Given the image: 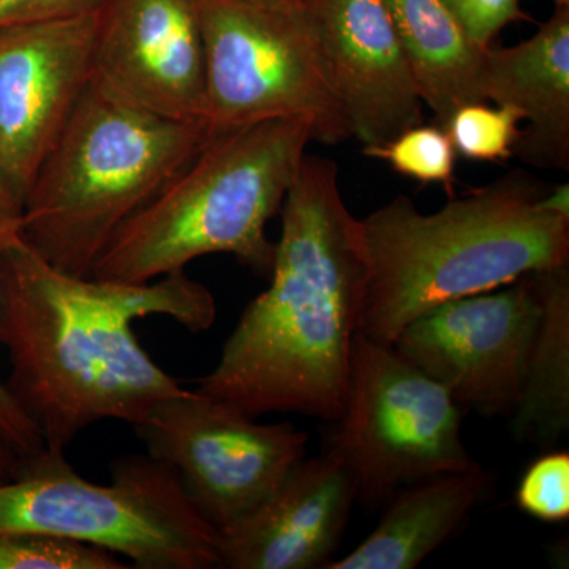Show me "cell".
Listing matches in <instances>:
<instances>
[{
  "mask_svg": "<svg viewBox=\"0 0 569 569\" xmlns=\"http://www.w3.org/2000/svg\"><path fill=\"white\" fill-rule=\"evenodd\" d=\"M173 318L208 331L216 299L183 271L127 283L63 272L20 234L0 239V347L6 381L51 452L103 419L132 427L181 383L157 365L133 331L140 318Z\"/></svg>",
  "mask_w": 569,
  "mask_h": 569,
  "instance_id": "1",
  "label": "cell"
},
{
  "mask_svg": "<svg viewBox=\"0 0 569 569\" xmlns=\"http://www.w3.org/2000/svg\"><path fill=\"white\" fill-rule=\"evenodd\" d=\"M271 284L247 305L197 391L250 417L298 413L336 422L369 280L359 219L331 159L306 156L280 209Z\"/></svg>",
  "mask_w": 569,
  "mask_h": 569,
  "instance_id": "2",
  "label": "cell"
},
{
  "mask_svg": "<svg viewBox=\"0 0 569 569\" xmlns=\"http://www.w3.org/2000/svg\"><path fill=\"white\" fill-rule=\"evenodd\" d=\"M545 193L518 170L433 213L400 194L359 219L369 269L359 332L391 346L445 302L569 266V217L548 211Z\"/></svg>",
  "mask_w": 569,
  "mask_h": 569,
  "instance_id": "3",
  "label": "cell"
},
{
  "mask_svg": "<svg viewBox=\"0 0 569 569\" xmlns=\"http://www.w3.org/2000/svg\"><path fill=\"white\" fill-rule=\"evenodd\" d=\"M312 127L272 119L209 138L192 162L114 231L91 277L146 283L183 271L204 254H233L271 274L266 234L293 186Z\"/></svg>",
  "mask_w": 569,
  "mask_h": 569,
  "instance_id": "4",
  "label": "cell"
},
{
  "mask_svg": "<svg viewBox=\"0 0 569 569\" xmlns=\"http://www.w3.org/2000/svg\"><path fill=\"white\" fill-rule=\"evenodd\" d=\"M209 138L204 126L142 108L92 78L26 194L22 241L54 268L91 277L114 231Z\"/></svg>",
  "mask_w": 569,
  "mask_h": 569,
  "instance_id": "5",
  "label": "cell"
},
{
  "mask_svg": "<svg viewBox=\"0 0 569 569\" xmlns=\"http://www.w3.org/2000/svg\"><path fill=\"white\" fill-rule=\"evenodd\" d=\"M36 531L88 542L141 569L220 568L217 530L181 479L151 455L111 463L110 485L88 481L66 452L44 449L0 485V535Z\"/></svg>",
  "mask_w": 569,
  "mask_h": 569,
  "instance_id": "6",
  "label": "cell"
},
{
  "mask_svg": "<svg viewBox=\"0 0 569 569\" xmlns=\"http://www.w3.org/2000/svg\"><path fill=\"white\" fill-rule=\"evenodd\" d=\"M203 37L209 137L272 119L309 123L321 144L353 137L305 0H203Z\"/></svg>",
  "mask_w": 569,
  "mask_h": 569,
  "instance_id": "7",
  "label": "cell"
},
{
  "mask_svg": "<svg viewBox=\"0 0 569 569\" xmlns=\"http://www.w3.org/2000/svg\"><path fill=\"white\" fill-rule=\"evenodd\" d=\"M326 451L346 466L358 500L381 507L397 489L479 468L462 438V408L389 343L359 332L342 417Z\"/></svg>",
  "mask_w": 569,
  "mask_h": 569,
  "instance_id": "8",
  "label": "cell"
},
{
  "mask_svg": "<svg viewBox=\"0 0 569 569\" xmlns=\"http://www.w3.org/2000/svg\"><path fill=\"white\" fill-rule=\"evenodd\" d=\"M133 429L148 455L173 468L217 533L268 500L307 458L309 445L307 432L291 422L261 425L197 389L159 400Z\"/></svg>",
  "mask_w": 569,
  "mask_h": 569,
  "instance_id": "9",
  "label": "cell"
},
{
  "mask_svg": "<svg viewBox=\"0 0 569 569\" xmlns=\"http://www.w3.org/2000/svg\"><path fill=\"white\" fill-rule=\"evenodd\" d=\"M542 312L539 272L429 310L392 347L460 408L509 417L518 407Z\"/></svg>",
  "mask_w": 569,
  "mask_h": 569,
  "instance_id": "10",
  "label": "cell"
},
{
  "mask_svg": "<svg viewBox=\"0 0 569 569\" xmlns=\"http://www.w3.org/2000/svg\"><path fill=\"white\" fill-rule=\"evenodd\" d=\"M99 10L0 29V164L26 200L93 78Z\"/></svg>",
  "mask_w": 569,
  "mask_h": 569,
  "instance_id": "11",
  "label": "cell"
},
{
  "mask_svg": "<svg viewBox=\"0 0 569 569\" xmlns=\"http://www.w3.org/2000/svg\"><path fill=\"white\" fill-rule=\"evenodd\" d=\"M93 78L142 108L206 127L203 0H104Z\"/></svg>",
  "mask_w": 569,
  "mask_h": 569,
  "instance_id": "12",
  "label": "cell"
},
{
  "mask_svg": "<svg viewBox=\"0 0 569 569\" xmlns=\"http://www.w3.org/2000/svg\"><path fill=\"white\" fill-rule=\"evenodd\" d=\"M353 137L383 144L425 123L419 97L385 0H305Z\"/></svg>",
  "mask_w": 569,
  "mask_h": 569,
  "instance_id": "13",
  "label": "cell"
},
{
  "mask_svg": "<svg viewBox=\"0 0 569 569\" xmlns=\"http://www.w3.org/2000/svg\"><path fill=\"white\" fill-rule=\"evenodd\" d=\"M350 471L328 451L302 459L253 512L217 533L220 568L325 569L355 501Z\"/></svg>",
  "mask_w": 569,
  "mask_h": 569,
  "instance_id": "14",
  "label": "cell"
},
{
  "mask_svg": "<svg viewBox=\"0 0 569 569\" xmlns=\"http://www.w3.org/2000/svg\"><path fill=\"white\" fill-rule=\"evenodd\" d=\"M482 96L529 121L512 157L539 170H569V6L522 43L489 47Z\"/></svg>",
  "mask_w": 569,
  "mask_h": 569,
  "instance_id": "15",
  "label": "cell"
},
{
  "mask_svg": "<svg viewBox=\"0 0 569 569\" xmlns=\"http://www.w3.org/2000/svg\"><path fill=\"white\" fill-rule=\"evenodd\" d=\"M488 475H437L397 489L385 501L377 529L348 556L325 569H413L467 522L488 490Z\"/></svg>",
  "mask_w": 569,
  "mask_h": 569,
  "instance_id": "16",
  "label": "cell"
},
{
  "mask_svg": "<svg viewBox=\"0 0 569 569\" xmlns=\"http://www.w3.org/2000/svg\"><path fill=\"white\" fill-rule=\"evenodd\" d=\"M419 97L441 129L459 108L486 102V52L441 0H385Z\"/></svg>",
  "mask_w": 569,
  "mask_h": 569,
  "instance_id": "17",
  "label": "cell"
},
{
  "mask_svg": "<svg viewBox=\"0 0 569 569\" xmlns=\"http://www.w3.org/2000/svg\"><path fill=\"white\" fill-rule=\"evenodd\" d=\"M542 312L512 419L520 441L553 447L569 429V266L539 272Z\"/></svg>",
  "mask_w": 569,
  "mask_h": 569,
  "instance_id": "18",
  "label": "cell"
},
{
  "mask_svg": "<svg viewBox=\"0 0 569 569\" xmlns=\"http://www.w3.org/2000/svg\"><path fill=\"white\" fill-rule=\"evenodd\" d=\"M365 156L388 163L397 173L421 182L441 183L449 193L455 183L456 153L447 130L419 123L383 144L362 148Z\"/></svg>",
  "mask_w": 569,
  "mask_h": 569,
  "instance_id": "19",
  "label": "cell"
},
{
  "mask_svg": "<svg viewBox=\"0 0 569 569\" xmlns=\"http://www.w3.org/2000/svg\"><path fill=\"white\" fill-rule=\"evenodd\" d=\"M110 550L56 535H0V569H126Z\"/></svg>",
  "mask_w": 569,
  "mask_h": 569,
  "instance_id": "20",
  "label": "cell"
},
{
  "mask_svg": "<svg viewBox=\"0 0 569 569\" xmlns=\"http://www.w3.org/2000/svg\"><path fill=\"white\" fill-rule=\"evenodd\" d=\"M522 116L488 102L466 104L449 119L447 130L456 153L471 162H505L518 144Z\"/></svg>",
  "mask_w": 569,
  "mask_h": 569,
  "instance_id": "21",
  "label": "cell"
},
{
  "mask_svg": "<svg viewBox=\"0 0 569 569\" xmlns=\"http://www.w3.org/2000/svg\"><path fill=\"white\" fill-rule=\"evenodd\" d=\"M519 508L542 522L560 523L569 518V455L546 452L535 460L516 492Z\"/></svg>",
  "mask_w": 569,
  "mask_h": 569,
  "instance_id": "22",
  "label": "cell"
},
{
  "mask_svg": "<svg viewBox=\"0 0 569 569\" xmlns=\"http://www.w3.org/2000/svg\"><path fill=\"white\" fill-rule=\"evenodd\" d=\"M463 32L482 48L492 47L498 33L512 22L529 20L520 0H441Z\"/></svg>",
  "mask_w": 569,
  "mask_h": 569,
  "instance_id": "23",
  "label": "cell"
},
{
  "mask_svg": "<svg viewBox=\"0 0 569 569\" xmlns=\"http://www.w3.org/2000/svg\"><path fill=\"white\" fill-rule=\"evenodd\" d=\"M104 0H0V29L92 13Z\"/></svg>",
  "mask_w": 569,
  "mask_h": 569,
  "instance_id": "24",
  "label": "cell"
},
{
  "mask_svg": "<svg viewBox=\"0 0 569 569\" xmlns=\"http://www.w3.org/2000/svg\"><path fill=\"white\" fill-rule=\"evenodd\" d=\"M0 436L17 449L24 459H32L44 451V441L20 403L11 396L6 381L0 378Z\"/></svg>",
  "mask_w": 569,
  "mask_h": 569,
  "instance_id": "25",
  "label": "cell"
},
{
  "mask_svg": "<svg viewBox=\"0 0 569 569\" xmlns=\"http://www.w3.org/2000/svg\"><path fill=\"white\" fill-rule=\"evenodd\" d=\"M22 216H24V198L14 189L0 164V239L20 234Z\"/></svg>",
  "mask_w": 569,
  "mask_h": 569,
  "instance_id": "26",
  "label": "cell"
},
{
  "mask_svg": "<svg viewBox=\"0 0 569 569\" xmlns=\"http://www.w3.org/2000/svg\"><path fill=\"white\" fill-rule=\"evenodd\" d=\"M24 460L20 452L0 436V485L17 478L21 473Z\"/></svg>",
  "mask_w": 569,
  "mask_h": 569,
  "instance_id": "27",
  "label": "cell"
},
{
  "mask_svg": "<svg viewBox=\"0 0 569 569\" xmlns=\"http://www.w3.org/2000/svg\"><path fill=\"white\" fill-rule=\"evenodd\" d=\"M541 204L545 206L548 211L569 217V183H560V186L546 190V193L542 194L541 198Z\"/></svg>",
  "mask_w": 569,
  "mask_h": 569,
  "instance_id": "28",
  "label": "cell"
},
{
  "mask_svg": "<svg viewBox=\"0 0 569 569\" xmlns=\"http://www.w3.org/2000/svg\"><path fill=\"white\" fill-rule=\"evenodd\" d=\"M250 3H257V6L264 7H279L287 6V3L296 2V0H247Z\"/></svg>",
  "mask_w": 569,
  "mask_h": 569,
  "instance_id": "29",
  "label": "cell"
},
{
  "mask_svg": "<svg viewBox=\"0 0 569 569\" xmlns=\"http://www.w3.org/2000/svg\"><path fill=\"white\" fill-rule=\"evenodd\" d=\"M556 3V7H567L569 6V0H552Z\"/></svg>",
  "mask_w": 569,
  "mask_h": 569,
  "instance_id": "30",
  "label": "cell"
}]
</instances>
